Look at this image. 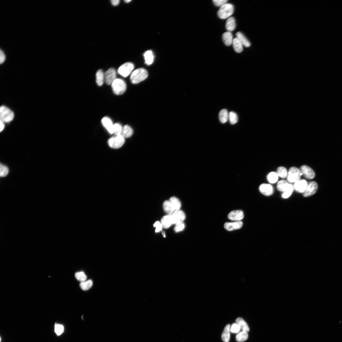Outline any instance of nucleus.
<instances>
[{
    "label": "nucleus",
    "mask_w": 342,
    "mask_h": 342,
    "mask_svg": "<svg viewBox=\"0 0 342 342\" xmlns=\"http://www.w3.org/2000/svg\"><path fill=\"white\" fill-rule=\"evenodd\" d=\"M105 81L108 85H112L116 79V73L113 68H111L104 74Z\"/></svg>",
    "instance_id": "1a4fd4ad"
},
{
    "label": "nucleus",
    "mask_w": 342,
    "mask_h": 342,
    "mask_svg": "<svg viewBox=\"0 0 342 342\" xmlns=\"http://www.w3.org/2000/svg\"><path fill=\"white\" fill-rule=\"evenodd\" d=\"M294 189V186L291 184H289L287 189L282 195V198L285 199L289 198L291 194Z\"/></svg>",
    "instance_id": "72a5a7b5"
},
{
    "label": "nucleus",
    "mask_w": 342,
    "mask_h": 342,
    "mask_svg": "<svg viewBox=\"0 0 342 342\" xmlns=\"http://www.w3.org/2000/svg\"><path fill=\"white\" fill-rule=\"evenodd\" d=\"M102 122L105 128L110 134H113L114 124L111 119L108 117H104L102 119Z\"/></svg>",
    "instance_id": "4468645a"
},
{
    "label": "nucleus",
    "mask_w": 342,
    "mask_h": 342,
    "mask_svg": "<svg viewBox=\"0 0 342 342\" xmlns=\"http://www.w3.org/2000/svg\"><path fill=\"white\" fill-rule=\"evenodd\" d=\"M230 325H227L225 328L221 335V339L224 342H229L230 339Z\"/></svg>",
    "instance_id": "aec40b11"
},
{
    "label": "nucleus",
    "mask_w": 342,
    "mask_h": 342,
    "mask_svg": "<svg viewBox=\"0 0 342 342\" xmlns=\"http://www.w3.org/2000/svg\"><path fill=\"white\" fill-rule=\"evenodd\" d=\"M111 2L113 6H117L119 4L120 1L119 0H112L111 1Z\"/></svg>",
    "instance_id": "49530a36"
},
{
    "label": "nucleus",
    "mask_w": 342,
    "mask_h": 342,
    "mask_svg": "<svg viewBox=\"0 0 342 342\" xmlns=\"http://www.w3.org/2000/svg\"><path fill=\"white\" fill-rule=\"evenodd\" d=\"M171 217L173 224L176 225L183 223L186 218L184 212L180 210L175 211L172 215Z\"/></svg>",
    "instance_id": "6e6552de"
},
{
    "label": "nucleus",
    "mask_w": 342,
    "mask_h": 342,
    "mask_svg": "<svg viewBox=\"0 0 342 342\" xmlns=\"http://www.w3.org/2000/svg\"><path fill=\"white\" fill-rule=\"evenodd\" d=\"M145 63L148 65L152 64L154 61V57L153 53L151 51L146 52L144 55Z\"/></svg>",
    "instance_id": "bb28decb"
},
{
    "label": "nucleus",
    "mask_w": 342,
    "mask_h": 342,
    "mask_svg": "<svg viewBox=\"0 0 342 342\" xmlns=\"http://www.w3.org/2000/svg\"><path fill=\"white\" fill-rule=\"evenodd\" d=\"M236 27V21L235 18L233 17L228 18L226 21V27L228 32H230L235 30Z\"/></svg>",
    "instance_id": "a211bd4d"
},
{
    "label": "nucleus",
    "mask_w": 342,
    "mask_h": 342,
    "mask_svg": "<svg viewBox=\"0 0 342 342\" xmlns=\"http://www.w3.org/2000/svg\"><path fill=\"white\" fill-rule=\"evenodd\" d=\"M147 71L143 68H139L133 71L130 77V80L133 84H138L144 80L148 76Z\"/></svg>",
    "instance_id": "f257e3e1"
},
{
    "label": "nucleus",
    "mask_w": 342,
    "mask_h": 342,
    "mask_svg": "<svg viewBox=\"0 0 342 342\" xmlns=\"http://www.w3.org/2000/svg\"><path fill=\"white\" fill-rule=\"evenodd\" d=\"M229 119L231 124H235L238 121V116L236 113L231 111L229 113Z\"/></svg>",
    "instance_id": "f704fd0d"
},
{
    "label": "nucleus",
    "mask_w": 342,
    "mask_h": 342,
    "mask_svg": "<svg viewBox=\"0 0 342 342\" xmlns=\"http://www.w3.org/2000/svg\"><path fill=\"white\" fill-rule=\"evenodd\" d=\"M277 173L279 177L282 178H285L287 177L288 173L286 169L283 167H279L277 170Z\"/></svg>",
    "instance_id": "c9c22d12"
},
{
    "label": "nucleus",
    "mask_w": 342,
    "mask_h": 342,
    "mask_svg": "<svg viewBox=\"0 0 342 342\" xmlns=\"http://www.w3.org/2000/svg\"><path fill=\"white\" fill-rule=\"evenodd\" d=\"M243 225L242 222L240 221L226 223L224 224V227L227 230L230 231L240 229Z\"/></svg>",
    "instance_id": "ddd939ff"
},
{
    "label": "nucleus",
    "mask_w": 342,
    "mask_h": 342,
    "mask_svg": "<svg viewBox=\"0 0 342 342\" xmlns=\"http://www.w3.org/2000/svg\"><path fill=\"white\" fill-rule=\"evenodd\" d=\"M288 183L286 181L282 180L278 182L277 185L278 190L281 192H284L287 189L289 185Z\"/></svg>",
    "instance_id": "473e14b6"
},
{
    "label": "nucleus",
    "mask_w": 342,
    "mask_h": 342,
    "mask_svg": "<svg viewBox=\"0 0 342 342\" xmlns=\"http://www.w3.org/2000/svg\"><path fill=\"white\" fill-rule=\"evenodd\" d=\"M161 223L163 228H169L173 224L171 215H168L163 217L161 220Z\"/></svg>",
    "instance_id": "6ab92c4d"
},
{
    "label": "nucleus",
    "mask_w": 342,
    "mask_h": 342,
    "mask_svg": "<svg viewBox=\"0 0 342 342\" xmlns=\"http://www.w3.org/2000/svg\"><path fill=\"white\" fill-rule=\"evenodd\" d=\"M244 217L243 212L241 210L232 211L229 213L228 216L229 219L236 221H240L242 220Z\"/></svg>",
    "instance_id": "f8f14e48"
},
{
    "label": "nucleus",
    "mask_w": 342,
    "mask_h": 342,
    "mask_svg": "<svg viewBox=\"0 0 342 342\" xmlns=\"http://www.w3.org/2000/svg\"><path fill=\"white\" fill-rule=\"evenodd\" d=\"M248 337V332L242 331L237 334L236 336V339L237 342H242L246 340Z\"/></svg>",
    "instance_id": "c85d7f7f"
},
{
    "label": "nucleus",
    "mask_w": 342,
    "mask_h": 342,
    "mask_svg": "<svg viewBox=\"0 0 342 342\" xmlns=\"http://www.w3.org/2000/svg\"><path fill=\"white\" fill-rule=\"evenodd\" d=\"M125 139L121 135H115L109 139L108 143L111 148L115 149H119L124 144Z\"/></svg>",
    "instance_id": "39448f33"
},
{
    "label": "nucleus",
    "mask_w": 342,
    "mask_h": 342,
    "mask_svg": "<svg viewBox=\"0 0 342 342\" xmlns=\"http://www.w3.org/2000/svg\"><path fill=\"white\" fill-rule=\"evenodd\" d=\"M229 113L226 109L222 110L219 113V119L220 122L223 124L226 123L229 119Z\"/></svg>",
    "instance_id": "a878e982"
},
{
    "label": "nucleus",
    "mask_w": 342,
    "mask_h": 342,
    "mask_svg": "<svg viewBox=\"0 0 342 342\" xmlns=\"http://www.w3.org/2000/svg\"><path fill=\"white\" fill-rule=\"evenodd\" d=\"M163 207L165 212L169 215H172L175 212L171 204L169 201H165L163 203Z\"/></svg>",
    "instance_id": "5701e85b"
},
{
    "label": "nucleus",
    "mask_w": 342,
    "mask_h": 342,
    "mask_svg": "<svg viewBox=\"0 0 342 342\" xmlns=\"http://www.w3.org/2000/svg\"><path fill=\"white\" fill-rule=\"evenodd\" d=\"M259 190L263 194L266 196H270L273 193V189L271 186L269 184L263 183L259 187Z\"/></svg>",
    "instance_id": "2eb2a0df"
},
{
    "label": "nucleus",
    "mask_w": 342,
    "mask_h": 342,
    "mask_svg": "<svg viewBox=\"0 0 342 342\" xmlns=\"http://www.w3.org/2000/svg\"><path fill=\"white\" fill-rule=\"evenodd\" d=\"M75 277L78 280L81 282L86 281L87 279V277L83 271L76 272Z\"/></svg>",
    "instance_id": "4c0bfd02"
},
{
    "label": "nucleus",
    "mask_w": 342,
    "mask_h": 342,
    "mask_svg": "<svg viewBox=\"0 0 342 342\" xmlns=\"http://www.w3.org/2000/svg\"><path fill=\"white\" fill-rule=\"evenodd\" d=\"M171 204L175 211L179 210L181 206V203L179 200L174 197L171 198L169 201Z\"/></svg>",
    "instance_id": "c756f323"
},
{
    "label": "nucleus",
    "mask_w": 342,
    "mask_h": 342,
    "mask_svg": "<svg viewBox=\"0 0 342 342\" xmlns=\"http://www.w3.org/2000/svg\"><path fill=\"white\" fill-rule=\"evenodd\" d=\"M0 56H1V57H0V62H1V64H2L5 61L6 56L3 52L2 50L1 51Z\"/></svg>",
    "instance_id": "a18cd8bd"
},
{
    "label": "nucleus",
    "mask_w": 342,
    "mask_h": 342,
    "mask_svg": "<svg viewBox=\"0 0 342 342\" xmlns=\"http://www.w3.org/2000/svg\"><path fill=\"white\" fill-rule=\"evenodd\" d=\"M0 124H1V129H0V130H1V132H2L4 129L5 125L4 122L1 121V122H0Z\"/></svg>",
    "instance_id": "de8ad7c7"
},
{
    "label": "nucleus",
    "mask_w": 342,
    "mask_h": 342,
    "mask_svg": "<svg viewBox=\"0 0 342 342\" xmlns=\"http://www.w3.org/2000/svg\"><path fill=\"white\" fill-rule=\"evenodd\" d=\"M111 86L113 93L117 95L122 94L126 89V85L125 81L119 79H116Z\"/></svg>",
    "instance_id": "7ed1b4c3"
},
{
    "label": "nucleus",
    "mask_w": 342,
    "mask_h": 342,
    "mask_svg": "<svg viewBox=\"0 0 342 342\" xmlns=\"http://www.w3.org/2000/svg\"><path fill=\"white\" fill-rule=\"evenodd\" d=\"M234 7L230 3H226L220 7L218 12V17L222 19H226L230 17L233 13Z\"/></svg>",
    "instance_id": "f03ea898"
},
{
    "label": "nucleus",
    "mask_w": 342,
    "mask_h": 342,
    "mask_svg": "<svg viewBox=\"0 0 342 342\" xmlns=\"http://www.w3.org/2000/svg\"><path fill=\"white\" fill-rule=\"evenodd\" d=\"M302 175L300 170L296 167H291L287 175V179L290 183H296L300 180L301 176Z\"/></svg>",
    "instance_id": "423d86ee"
},
{
    "label": "nucleus",
    "mask_w": 342,
    "mask_h": 342,
    "mask_svg": "<svg viewBox=\"0 0 342 342\" xmlns=\"http://www.w3.org/2000/svg\"><path fill=\"white\" fill-rule=\"evenodd\" d=\"M279 176L277 173L271 172L267 176V179L268 182L271 183H275L278 181Z\"/></svg>",
    "instance_id": "7c9ffc66"
},
{
    "label": "nucleus",
    "mask_w": 342,
    "mask_h": 342,
    "mask_svg": "<svg viewBox=\"0 0 342 342\" xmlns=\"http://www.w3.org/2000/svg\"><path fill=\"white\" fill-rule=\"evenodd\" d=\"M236 35V37L239 39L243 46L246 47H249L251 46L250 42L241 33L237 32Z\"/></svg>",
    "instance_id": "b1692460"
},
{
    "label": "nucleus",
    "mask_w": 342,
    "mask_h": 342,
    "mask_svg": "<svg viewBox=\"0 0 342 342\" xmlns=\"http://www.w3.org/2000/svg\"><path fill=\"white\" fill-rule=\"evenodd\" d=\"M241 329L240 327L236 323L232 324L230 327V332L232 333H238Z\"/></svg>",
    "instance_id": "ea45409f"
},
{
    "label": "nucleus",
    "mask_w": 342,
    "mask_h": 342,
    "mask_svg": "<svg viewBox=\"0 0 342 342\" xmlns=\"http://www.w3.org/2000/svg\"><path fill=\"white\" fill-rule=\"evenodd\" d=\"M236 323L239 325L243 331L248 332L250 329L246 322L241 318H238L236 320Z\"/></svg>",
    "instance_id": "cd10ccee"
},
{
    "label": "nucleus",
    "mask_w": 342,
    "mask_h": 342,
    "mask_svg": "<svg viewBox=\"0 0 342 342\" xmlns=\"http://www.w3.org/2000/svg\"><path fill=\"white\" fill-rule=\"evenodd\" d=\"M93 282L91 280L82 282L80 284L81 288L84 290L90 289L92 286Z\"/></svg>",
    "instance_id": "2f4dec72"
},
{
    "label": "nucleus",
    "mask_w": 342,
    "mask_h": 342,
    "mask_svg": "<svg viewBox=\"0 0 342 342\" xmlns=\"http://www.w3.org/2000/svg\"><path fill=\"white\" fill-rule=\"evenodd\" d=\"M123 127L119 123H116L114 124L113 134L115 135H121Z\"/></svg>",
    "instance_id": "e433bc0d"
},
{
    "label": "nucleus",
    "mask_w": 342,
    "mask_h": 342,
    "mask_svg": "<svg viewBox=\"0 0 342 342\" xmlns=\"http://www.w3.org/2000/svg\"><path fill=\"white\" fill-rule=\"evenodd\" d=\"M55 331L57 335H60L63 332L64 327L62 325H56L55 326Z\"/></svg>",
    "instance_id": "a19ab883"
},
{
    "label": "nucleus",
    "mask_w": 342,
    "mask_h": 342,
    "mask_svg": "<svg viewBox=\"0 0 342 342\" xmlns=\"http://www.w3.org/2000/svg\"><path fill=\"white\" fill-rule=\"evenodd\" d=\"M317 189L318 185L317 183L315 182H311L308 184L305 190L303 193V195L305 197L311 196L316 192Z\"/></svg>",
    "instance_id": "9d476101"
},
{
    "label": "nucleus",
    "mask_w": 342,
    "mask_h": 342,
    "mask_svg": "<svg viewBox=\"0 0 342 342\" xmlns=\"http://www.w3.org/2000/svg\"><path fill=\"white\" fill-rule=\"evenodd\" d=\"M222 39L224 44L227 46H230L232 44L233 39L231 32H227L224 33L222 35Z\"/></svg>",
    "instance_id": "f3484780"
},
{
    "label": "nucleus",
    "mask_w": 342,
    "mask_h": 342,
    "mask_svg": "<svg viewBox=\"0 0 342 342\" xmlns=\"http://www.w3.org/2000/svg\"><path fill=\"white\" fill-rule=\"evenodd\" d=\"M154 227L156 228L155 232H158L161 231L163 228L161 223L159 221H156L154 224Z\"/></svg>",
    "instance_id": "37998d69"
},
{
    "label": "nucleus",
    "mask_w": 342,
    "mask_h": 342,
    "mask_svg": "<svg viewBox=\"0 0 342 342\" xmlns=\"http://www.w3.org/2000/svg\"><path fill=\"white\" fill-rule=\"evenodd\" d=\"M232 44L234 51L237 53L241 52L243 50V45L237 37L233 39Z\"/></svg>",
    "instance_id": "412c9836"
},
{
    "label": "nucleus",
    "mask_w": 342,
    "mask_h": 342,
    "mask_svg": "<svg viewBox=\"0 0 342 342\" xmlns=\"http://www.w3.org/2000/svg\"><path fill=\"white\" fill-rule=\"evenodd\" d=\"M9 169L8 168L2 164H1V167H0V175L1 177H5L8 175L9 173Z\"/></svg>",
    "instance_id": "58836bf2"
},
{
    "label": "nucleus",
    "mask_w": 342,
    "mask_h": 342,
    "mask_svg": "<svg viewBox=\"0 0 342 342\" xmlns=\"http://www.w3.org/2000/svg\"><path fill=\"white\" fill-rule=\"evenodd\" d=\"M213 2L216 6L220 7L227 3L228 1L227 0H213Z\"/></svg>",
    "instance_id": "79ce46f5"
},
{
    "label": "nucleus",
    "mask_w": 342,
    "mask_h": 342,
    "mask_svg": "<svg viewBox=\"0 0 342 342\" xmlns=\"http://www.w3.org/2000/svg\"><path fill=\"white\" fill-rule=\"evenodd\" d=\"M134 64L131 63H126L121 65L118 70V73L124 77L129 76L133 72Z\"/></svg>",
    "instance_id": "0eeeda50"
},
{
    "label": "nucleus",
    "mask_w": 342,
    "mask_h": 342,
    "mask_svg": "<svg viewBox=\"0 0 342 342\" xmlns=\"http://www.w3.org/2000/svg\"><path fill=\"white\" fill-rule=\"evenodd\" d=\"M184 228L185 225L184 224L182 223L176 226L174 230L175 232H177L183 230Z\"/></svg>",
    "instance_id": "c03bdc74"
},
{
    "label": "nucleus",
    "mask_w": 342,
    "mask_h": 342,
    "mask_svg": "<svg viewBox=\"0 0 342 342\" xmlns=\"http://www.w3.org/2000/svg\"><path fill=\"white\" fill-rule=\"evenodd\" d=\"M133 133L131 127L128 125H125L123 127L121 135L125 138H128L132 136Z\"/></svg>",
    "instance_id": "4be33fe9"
},
{
    "label": "nucleus",
    "mask_w": 342,
    "mask_h": 342,
    "mask_svg": "<svg viewBox=\"0 0 342 342\" xmlns=\"http://www.w3.org/2000/svg\"><path fill=\"white\" fill-rule=\"evenodd\" d=\"M96 76V82L98 86H102L105 81L104 74L102 71L101 70L98 71Z\"/></svg>",
    "instance_id": "393cba45"
},
{
    "label": "nucleus",
    "mask_w": 342,
    "mask_h": 342,
    "mask_svg": "<svg viewBox=\"0 0 342 342\" xmlns=\"http://www.w3.org/2000/svg\"><path fill=\"white\" fill-rule=\"evenodd\" d=\"M300 171L302 175L308 179H312L315 177V173L314 171L308 166L303 165L301 166Z\"/></svg>",
    "instance_id": "9b49d317"
},
{
    "label": "nucleus",
    "mask_w": 342,
    "mask_h": 342,
    "mask_svg": "<svg viewBox=\"0 0 342 342\" xmlns=\"http://www.w3.org/2000/svg\"><path fill=\"white\" fill-rule=\"evenodd\" d=\"M125 3H128L131 2V0H126V1H125Z\"/></svg>",
    "instance_id": "09e8293b"
},
{
    "label": "nucleus",
    "mask_w": 342,
    "mask_h": 342,
    "mask_svg": "<svg viewBox=\"0 0 342 342\" xmlns=\"http://www.w3.org/2000/svg\"><path fill=\"white\" fill-rule=\"evenodd\" d=\"M14 113L10 109L5 106H2L0 109L1 121L4 123L11 121L14 118Z\"/></svg>",
    "instance_id": "20e7f679"
},
{
    "label": "nucleus",
    "mask_w": 342,
    "mask_h": 342,
    "mask_svg": "<svg viewBox=\"0 0 342 342\" xmlns=\"http://www.w3.org/2000/svg\"><path fill=\"white\" fill-rule=\"evenodd\" d=\"M307 185V183L305 180H299L295 183L294 187L298 192L304 193L305 190Z\"/></svg>",
    "instance_id": "dca6fc26"
}]
</instances>
